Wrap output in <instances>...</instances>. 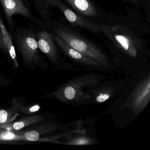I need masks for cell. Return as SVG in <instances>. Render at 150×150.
Here are the masks:
<instances>
[{
    "label": "cell",
    "instance_id": "3957f363",
    "mask_svg": "<svg viewBox=\"0 0 150 150\" xmlns=\"http://www.w3.org/2000/svg\"><path fill=\"white\" fill-rule=\"evenodd\" d=\"M58 27L54 29L55 33L68 46L96 60L106 67L110 73L115 71L112 62L97 45L68 28Z\"/></svg>",
    "mask_w": 150,
    "mask_h": 150
},
{
    "label": "cell",
    "instance_id": "d6986e66",
    "mask_svg": "<svg viewBox=\"0 0 150 150\" xmlns=\"http://www.w3.org/2000/svg\"><path fill=\"white\" fill-rule=\"evenodd\" d=\"M0 49H2L6 52V48H5V45H4V43H3L2 32H1V27H0Z\"/></svg>",
    "mask_w": 150,
    "mask_h": 150
},
{
    "label": "cell",
    "instance_id": "5bb4252c",
    "mask_svg": "<svg viewBox=\"0 0 150 150\" xmlns=\"http://www.w3.org/2000/svg\"><path fill=\"white\" fill-rule=\"evenodd\" d=\"M76 11L85 16L93 17L97 15L95 5L90 0H66Z\"/></svg>",
    "mask_w": 150,
    "mask_h": 150
},
{
    "label": "cell",
    "instance_id": "4fadbf2b",
    "mask_svg": "<svg viewBox=\"0 0 150 150\" xmlns=\"http://www.w3.org/2000/svg\"><path fill=\"white\" fill-rule=\"evenodd\" d=\"M61 144L71 145H93L98 144L97 138H94L86 133L85 129H81L79 131L71 133L64 137Z\"/></svg>",
    "mask_w": 150,
    "mask_h": 150
},
{
    "label": "cell",
    "instance_id": "ac0fdd59",
    "mask_svg": "<svg viewBox=\"0 0 150 150\" xmlns=\"http://www.w3.org/2000/svg\"><path fill=\"white\" fill-rule=\"evenodd\" d=\"M40 109H41L40 105L38 104H35L23 107L20 112L26 115H30L39 111Z\"/></svg>",
    "mask_w": 150,
    "mask_h": 150
},
{
    "label": "cell",
    "instance_id": "e0dca14e",
    "mask_svg": "<svg viewBox=\"0 0 150 150\" xmlns=\"http://www.w3.org/2000/svg\"><path fill=\"white\" fill-rule=\"evenodd\" d=\"M26 142L22 134V131H8L0 128V143H12L16 142Z\"/></svg>",
    "mask_w": 150,
    "mask_h": 150
},
{
    "label": "cell",
    "instance_id": "2e32d148",
    "mask_svg": "<svg viewBox=\"0 0 150 150\" xmlns=\"http://www.w3.org/2000/svg\"><path fill=\"white\" fill-rule=\"evenodd\" d=\"M0 27L2 34L3 43L6 48V52L8 53L14 64L15 67H18V64L16 59V53L15 50L12 42V38L8 34L6 27L0 17Z\"/></svg>",
    "mask_w": 150,
    "mask_h": 150
},
{
    "label": "cell",
    "instance_id": "ffe728a7",
    "mask_svg": "<svg viewBox=\"0 0 150 150\" xmlns=\"http://www.w3.org/2000/svg\"><path fill=\"white\" fill-rule=\"evenodd\" d=\"M132 2H133L134 3H136L138 2V0H130Z\"/></svg>",
    "mask_w": 150,
    "mask_h": 150
},
{
    "label": "cell",
    "instance_id": "7c38bea8",
    "mask_svg": "<svg viewBox=\"0 0 150 150\" xmlns=\"http://www.w3.org/2000/svg\"><path fill=\"white\" fill-rule=\"evenodd\" d=\"M8 21L12 24L13 15L20 14L28 18L30 17V12L22 0H0Z\"/></svg>",
    "mask_w": 150,
    "mask_h": 150
},
{
    "label": "cell",
    "instance_id": "52a82bcc",
    "mask_svg": "<svg viewBox=\"0 0 150 150\" xmlns=\"http://www.w3.org/2000/svg\"><path fill=\"white\" fill-rule=\"evenodd\" d=\"M53 35V39L65 56L69 58L77 65L83 67L86 70H94L100 72H108V70L99 62L89 57L83 55L67 45L56 34Z\"/></svg>",
    "mask_w": 150,
    "mask_h": 150
},
{
    "label": "cell",
    "instance_id": "9a60e30c",
    "mask_svg": "<svg viewBox=\"0 0 150 150\" xmlns=\"http://www.w3.org/2000/svg\"><path fill=\"white\" fill-rule=\"evenodd\" d=\"M24 107V104L22 102L16 99L13 100L9 108L0 110V125L11 123Z\"/></svg>",
    "mask_w": 150,
    "mask_h": 150
},
{
    "label": "cell",
    "instance_id": "6da1fadb",
    "mask_svg": "<svg viewBox=\"0 0 150 150\" xmlns=\"http://www.w3.org/2000/svg\"><path fill=\"white\" fill-rule=\"evenodd\" d=\"M150 101V67L146 64L131 76L128 85L106 113L115 125L123 128L132 122Z\"/></svg>",
    "mask_w": 150,
    "mask_h": 150
},
{
    "label": "cell",
    "instance_id": "30bf717a",
    "mask_svg": "<svg viewBox=\"0 0 150 150\" xmlns=\"http://www.w3.org/2000/svg\"><path fill=\"white\" fill-rule=\"evenodd\" d=\"M58 122L45 121L22 132L24 139L28 141H38L44 135H48L58 130L60 126Z\"/></svg>",
    "mask_w": 150,
    "mask_h": 150
},
{
    "label": "cell",
    "instance_id": "ba28073f",
    "mask_svg": "<svg viewBox=\"0 0 150 150\" xmlns=\"http://www.w3.org/2000/svg\"><path fill=\"white\" fill-rule=\"evenodd\" d=\"M18 47L24 62L28 65L40 66L38 45L32 33L21 37L18 42Z\"/></svg>",
    "mask_w": 150,
    "mask_h": 150
},
{
    "label": "cell",
    "instance_id": "9c48e42d",
    "mask_svg": "<svg viewBox=\"0 0 150 150\" xmlns=\"http://www.w3.org/2000/svg\"><path fill=\"white\" fill-rule=\"evenodd\" d=\"M53 35L46 30L38 34L37 42L38 48L57 68L61 66V61L55 45Z\"/></svg>",
    "mask_w": 150,
    "mask_h": 150
},
{
    "label": "cell",
    "instance_id": "277c9868",
    "mask_svg": "<svg viewBox=\"0 0 150 150\" xmlns=\"http://www.w3.org/2000/svg\"><path fill=\"white\" fill-rule=\"evenodd\" d=\"M100 32L114 44L117 50L131 59H136L142 51V43L125 26L99 25Z\"/></svg>",
    "mask_w": 150,
    "mask_h": 150
},
{
    "label": "cell",
    "instance_id": "5b68a950",
    "mask_svg": "<svg viewBox=\"0 0 150 150\" xmlns=\"http://www.w3.org/2000/svg\"><path fill=\"white\" fill-rule=\"evenodd\" d=\"M131 76L123 79L101 81L86 88L92 97L91 104H101L118 97L130 80Z\"/></svg>",
    "mask_w": 150,
    "mask_h": 150
},
{
    "label": "cell",
    "instance_id": "7a4b0ae2",
    "mask_svg": "<svg viewBox=\"0 0 150 150\" xmlns=\"http://www.w3.org/2000/svg\"><path fill=\"white\" fill-rule=\"evenodd\" d=\"M106 78L105 75L96 73L84 74L57 87L48 95L67 105L81 107L91 104L92 97L86 88Z\"/></svg>",
    "mask_w": 150,
    "mask_h": 150
},
{
    "label": "cell",
    "instance_id": "8992f818",
    "mask_svg": "<svg viewBox=\"0 0 150 150\" xmlns=\"http://www.w3.org/2000/svg\"><path fill=\"white\" fill-rule=\"evenodd\" d=\"M38 1H40L41 5L47 10L48 13L50 12V6L55 7L62 12L67 21L73 26L83 28L96 35L100 33L99 25L76 13L64 4L60 0H39Z\"/></svg>",
    "mask_w": 150,
    "mask_h": 150
},
{
    "label": "cell",
    "instance_id": "8fae6325",
    "mask_svg": "<svg viewBox=\"0 0 150 150\" xmlns=\"http://www.w3.org/2000/svg\"><path fill=\"white\" fill-rule=\"evenodd\" d=\"M49 115L45 114H37L30 115L25 117L14 122L6 125H1L0 128L8 131L17 132L21 130L24 128L33 126L50 119Z\"/></svg>",
    "mask_w": 150,
    "mask_h": 150
}]
</instances>
